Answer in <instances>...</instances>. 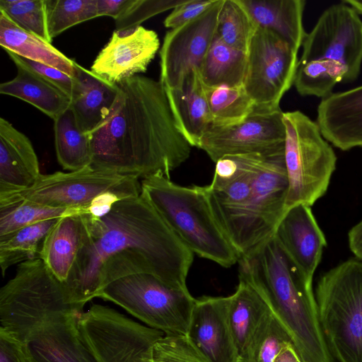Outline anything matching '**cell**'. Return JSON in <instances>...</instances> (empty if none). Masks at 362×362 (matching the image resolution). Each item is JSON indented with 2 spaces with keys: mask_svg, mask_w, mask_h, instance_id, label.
Listing matches in <instances>:
<instances>
[{
  "mask_svg": "<svg viewBox=\"0 0 362 362\" xmlns=\"http://www.w3.org/2000/svg\"><path fill=\"white\" fill-rule=\"evenodd\" d=\"M107 117L88 134L91 165L146 177L170 173L186 161L192 146L179 130L161 81L136 75L117 83Z\"/></svg>",
  "mask_w": 362,
  "mask_h": 362,
  "instance_id": "obj_1",
  "label": "cell"
},
{
  "mask_svg": "<svg viewBox=\"0 0 362 362\" xmlns=\"http://www.w3.org/2000/svg\"><path fill=\"white\" fill-rule=\"evenodd\" d=\"M86 235L76 263L64 283L71 302L80 310L100 291V275L115 255L135 252L163 281L186 286L194 253L170 228L141 193L115 204L100 218L82 215Z\"/></svg>",
  "mask_w": 362,
  "mask_h": 362,
  "instance_id": "obj_2",
  "label": "cell"
},
{
  "mask_svg": "<svg viewBox=\"0 0 362 362\" xmlns=\"http://www.w3.org/2000/svg\"><path fill=\"white\" fill-rule=\"evenodd\" d=\"M83 313L40 258L18 264L0 290V330L29 362H99L80 329Z\"/></svg>",
  "mask_w": 362,
  "mask_h": 362,
  "instance_id": "obj_3",
  "label": "cell"
},
{
  "mask_svg": "<svg viewBox=\"0 0 362 362\" xmlns=\"http://www.w3.org/2000/svg\"><path fill=\"white\" fill-rule=\"evenodd\" d=\"M239 279L250 284L290 334L303 361L334 362L309 281L273 235L241 257Z\"/></svg>",
  "mask_w": 362,
  "mask_h": 362,
  "instance_id": "obj_4",
  "label": "cell"
},
{
  "mask_svg": "<svg viewBox=\"0 0 362 362\" xmlns=\"http://www.w3.org/2000/svg\"><path fill=\"white\" fill-rule=\"evenodd\" d=\"M97 298L112 302L165 334L186 335L196 298L187 286L156 276L135 252L115 255L103 265Z\"/></svg>",
  "mask_w": 362,
  "mask_h": 362,
  "instance_id": "obj_5",
  "label": "cell"
},
{
  "mask_svg": "<svg viewBox=\"0 0 362 362\" xmlns=\"http://www.w3.org/2000/svg\"><path fill=\"white\" fill-rule=\"evenodd\" d=\"M341 1L325 9L306 34L294 86L303 96L324 98L339 83L355 81L362 64V20Z\"/></svg>",
  "mask_w": 362,
  "mask_h": 362,
  "instance_id": "obj_6",
  "label": "cell"
},
{
  "mask_svg": "<svg viewBox=\"0 0 362 362\" xmlns=\"http://www.w3.org/2000/svg\"><path fill=\"white\" fill-rule=\"evenodd\" d=\"M141 193L193 253L223 267L240 255L216 219L206 186L183 187L161 173L144 177Z\"/></svg>",
  "mask_w": 362,
  "mask_h": 362,
  "instance_id": "obj_7",
  "label": "cell"
},
{
  "mask_svg": "<svg viewBox=\"0 0 362 362\" xmlns=\"http://www.w3.org/2000/svg\"><path fill=\"white\" fill-rule=\"evenodd\" d=\"M315 299L334 361L362 362V259H348L322 275Z\"/></svg>",
  "mask_w": 362,
  "mask_h": 362,
  "instance_id": "obj_8",
  "label": "cell"
},
{
  "mask_svg": "<svg viewBox=\"0 0 362 362\" xmlns=\"http://www.w3.org/2000/svg\"><path fill=\"white\" fill-rule=\"evenodd\" d=\"M288 189L284 151L262 155L249 197L218 222L240 257L274 235L287 211Z\"/></svg>",
  "mask_w": 362,
  "mask_h": 362,
  "instance_id": "obj_9",
  "label": "cell"
},
{
  "mask_svg": "<svg viewBox=\"0 0 362 362\" xmlns=\"http://www.w3.org/2000/svg\"><path fill=\"white\" fill-rule=\"evenodd\" d=\"M284 160L288 180L286 206H312L326 193L337 156L317 123L299 110L284 112Z\"/></svg>",
  "mask_w": 362,
  "mask_h": 362,
  "instance_id": "obj_10",
  "label": "cell"
},
{
  "mask_svg": "<svg viewBox=\"0 0 362 362\" xmlns=\"http://www.w3.org/2000/svg\"><path fill=\"white\" fill-rule=\"evenodd\" d=\"M247 57L243 86L254 109H279L281 98L294 84L298 52L273 32L258 27Z\"/></svg>",
  "mask_w": 362,
  "mask_h": 362,
  "instance_id": "obj_11",
  "label": "cell"
},
{
  "mask_svg": "<svg viewBox=\"0 0 362 362\" xmlns=\"http://www.w3.org/2000/svg\"><path fill=\"white\" fill-rule=\"evenodd\" d=\"M138 180L136 176L89 165L68 173L41 174L32 187L10 194L49 207L81 210L85 214L87 207L100 194Z\"/></svg>",
  "mask_w": 362,
  "mask_h": 362,
  "instance_id": "obj_12",
  "label": "cell"
},
{
  "mask_svg": "<svg viewBox=\"0 0 362 362\" xmlns=\"http://www.w3.org/2000/svg\"><path fill=\"white\" fill-rule=\"evenodd\" d=\"M284 112L254 109L243 122L228 127H211L197 148L216 163L226 156L271 155L284 151Z\"/></svg>",
  "mask_w": 362,
  "mask_h": 362,
  "instance_id": "obj_13",
  "label": "cell"
},
{
  "mask_svg": "<svg viewBox=\"0 0 362 362\" xmlns=\"http://www.w3.org/2000/svg\"><path fill=\"white\" fill-rule=\"evenodd\" d=\"M223 1L216 0L203 13L165 34L160 50V81L166 89L178 87L199 69L216 35Z\"/></svg>",
  "mask_w": 362,
  "mask_h": 362,
  "instance_id": "obj_14",
  "label": "cell"
},
{
  "mask_svg": "<svg viewBox=\"0 0 362 362\" xmlns=\"http://www.w3.org/2000/svg\"><path fill=\"white\" fill-rule=\"evenodd\" d=\"M160 47L157 33L143 26L134 30H115L96 57L91 71L113 83L144 73Z\"/></svg>",
  "mask_w": 362,
  "mask_h": 362,
  "instance_id": "obj_15",
  "label": "cell"
},
{
  "mask_svg": "<svg viewBox=\"0 0 362 362\" xmlns=\"http://www.w3.org/2000/svg\"><path fill=\"white\" fill-rule=\"evenodd\" d=\"M229 296L196 298L186 336L206 362H238L230 332Z\"/></svg>",
  "mask_w": 362,
  "mask_h": 362,
  "instance_id": "obj_16",
  "label": "cell"
},
{
  "mask_svg": "<svg viewBox=\"0 0 362 362\" xmlns=\"http://www.w3.org/2000/svg\"><path fill=\"white\" fill-rule=\"evenodd\" d=\"M274 236L305 276L313 281L327 241L311 206L298 204L288 209Z\"/></svg>",
  "mask_w": 362,
  "mask_h": 362,
  "instance_id": "obj_17",
  "label": "cell"
},
{
  "mask_svg": "<svg viewBox=\"0 0 362 362\" xmlns=\"http://www.w3.org/2000/svg\"><path fill=\"white\" fill-rule=\"evenodd\" d=\"M316 122L323 137L341 151L362 148V85L322 98Z\"/></svg>",
  "mask_w": 362,
  "mask_h": 362,
  "instance_id": "obj_18",
  "label": "cell"
},
{
  "mask_svg": "<svg viewBox=\"0 0 362 362\" xmlns=\"http://www.w3.org/2000/svg\"><path fill=\"white\" fill-rule=\"evenodd\" d=\"M40 175L37 156L30 140L1 117L0 196L32 187Z\"/></svg>",
  "mask_w": 362,
  "mask_h": 362,
  "instance_id": "obj_19",
  "label": "cell"
},
{
  "mask_svg": "<svg viewBox=\"0 0 362 362\" xmlns=\"http://www.w3.org/2000/svg\"><path fill=\"white\" fill-rule=\"evenodd\" d=\"M75 86L70 109L81 130L89 134L109 115L119 86L76 62Z\"/></svg>",
  "mask_w": 362,
  "mask_h": 362,
  "instance_id": "obj_20",
  "label": "cell"
},
{
  "mask_svg": "<svg viewBox=\"0 0 362 362\" xmlns=\"http://www.w3.org/2000/svg\"><path fill=\"white\" fill-rule=\"evenodd\" d=\"M165 90L179 130L192 146L198 147L211 127V119L197 69L191 71L178 87Z\"/></svg>",
  "mask_w": 362,
  "mask_h": 362,
  "instance_id": "obj_21",
  "label": "cell"
},
{
  "mask_svg": "<svg viewBox=\"0 0 362 362\" xmlns=\"http://www.w3.org/2000/svg\"><path fill=\"white\" fill-rule=\"evenodd\" d=\"M15 64L17 74L1 83L0 93L19 98L56 119L70 107L71 98L36 71L25 65L18 55L5 50Z\"/></svg>",
  "mask_w": 362,
  "mask_h": 362,
  "instance_id": "obj_22",
  "label": "cell"
},
{
  "mask_svg": "<svg viewBox=\"0 0 362 362\" xmlns=\"http://www.w3.org/2000/svg\"><path fill=\"white\" fill-rule=\"evenodd\" d=\"M86 235L82 215L63 216L50 229L40 247L39 258L61 282L69 279Z\"/></svg>",
  "mask_w": 362,
  "mask_h": 362,
  "instance_id": "obj_23",
  "label": "cell"
},
{
  "mask_svg": "<svg viewBox=\"0 0 362 362\" xmlns=\"http://www.w3.org/2000/svg\"><path fill=\"white\" fill-rule=\"evenodd\" d=\"M257 27L269 30L298 52L306 36L304 0H240Z\"/></svg>",
  "mask_w": 362,
  "mask_h": 362,
  "instance_id": "obj_24",
  "label": "cell"
},
{
  "mask_svg": "<svg viewBox=\"0 0 362 362\" xmlns=\"http://www.w3.org/2000/svg\"><path fill=\"white\" fill-rule=\"evenodd\" d=\"M0 45L18 56L57 68L75 76L76 62L40 37L25 31L0 11Z\"/></svg>",
  "mask_w": 362,
  "mask_h": 362,
  "instance_id": "obj_25",
  "label": "cell"
},
{
  "mask_svg": "<svg viewBox=\"0 0 362 362\" xmlns=\"http://www.w3.org/2000/svg\"><path fill=\"white\" fill-rule=\"evenodd\" d=\"M229 298L228 323L240 360L251 338L272 310L260 294L242 279H239L235 292Z\"/></svg>",
  "mask_w": 362,
  "mask_h": 362,
  "instance_id": "obj_26",
  "label": "cell"
},
{
  "mask_svg": "<svg viewBox=\"0 0 362 362\" xmlns=\"http://www.w3.org/2000/svg\"><path fill=\"white\" fill-rule=\"evenodd\" d=\"M247 53L235 49L216 35L197 69L204 86H238L243 83Z\"/></svg>",
  "mask_w": 362,
  "mask_h": 362,
  "instance_id": "obj_27",
  "label": "cell"
},
{
  "mask_svg": "<svg viewBox=\"0 0 362 362\" xmlns=\"http://www.w3.org/2000/svg\"><path fill=\"white\" fill-rule=\"evenodd\" d=\"M54 122L55 151L63 169L74 171L91 165L89 136L79 127L70 107Z\"/></svg>",
  "mask_w": 362,
  "mask_h": 362,
  "instance_id": "obj_28",
  "label": "cell"
},
{
  "mask_svg": "<svg viewBox=\"0 0 362 362\" xmlns=\"http://www.w3.org/2000/svg\"><path fill=\"white\" fill-rule=\"evenodd\" d=\"M82 214L83 212L81 210L49 207L16 194L0 196V241L40 221Z\"/></svg>",
  "mask_w": 362,
  "mask_h": 362,
  "instance_id": "obj_29",
  "label": "cell"
},
{
  "mask_svg": "<svg viewBox=\"0 0 362 362\" xmlns=\"http://www.w3.org/2000/svg\"><path fill=\"white\" fill-rule=\"evenodd\" d=\"M204 88L211 119V127L236 124L243 122L254 110V103L243 85L218 87L204 86Z\"/></svg>",
  "mask_w": 362,
  "mask_h": 362,
  "instance_id": "obj_30",
  "label": "cell"
},
{
  "mask_svg": "<svg viewBox=\"0 0 362 362\" xmlns=\"http://www.w3.org/2000/svg\"><path fill=\"white\" fill-rule=\"evenodd\" d=\"M59 218L38 222L27 226L0 241V267L2 276L16 264L39 258L42 242Z\"/></svg>",
  "mask_w": 362,
  "mask_h": 362,
  "instance_id": "obj_31",
  "label": "cell"
},
{
  "mask_svg": "<svg viewBox=\"0 0 362 362\" xmlns=\"http://www.w3.org/2000/svg\"><path fill=\"white\" fill-rule=\"evenodd\" d=\"M290 344L294 345L290 334L271 312L251 338L239 361L273 362Z\"/></svg>",
  "mask_w": 362,
  "mask_h": 362,
  "instance_id": "obj_32",
  "label": "cell"
},
{
  "mask_svg": "<svg viewBox=\"0 0 362 362\" xmlns=\"http://www.w3.org/2000/svg\"><path fill=\"white\" fill-rule=\"evenodd\" d=\"M257 28L240 0H224L216 29L221 40L247 53Z\"/></svg>",
  "mask_w": 362,
  "mask_h": 362,
  "instance_id": "obj_33",
  "label": "cell"
},
{
  "mask_svg": "<svg viewBox=\"0 0 362 362\" xmlns=\"http://www.w3.org/2000/svg\"><path fill=\"white\" fill-rule=\"evenodd\" d=\"M52 40L66 30L98 16L97 0H45Z\"/></svg>",
  "mask_w": 362,
  "mask_h": 362,
  "instance_id": "obj_34",
  "label": "cell"
},
{
  "mask_svg": "<svg viewBox=\"0 0 362 362\" xmlns=\"http://www.w3.org/2000/svg\"><path fill=\"white\" fill-rule=\"evenodd\" d=\"M0 11L21 29L52 42L45 0H0Z\"/></svg>",
  "mask_w": 362,
  "mask_h": 362,
  "instance_id": "obj_35",
  "label": "cell"
},
{
  "mask_svg": "<svg viewBox=\"0 0 362 362\" xmlns=\"http://www.w3.org/2000/svg\"><path fill=\"white\" fill-rule=\"evenodd\" d=\"M148 362H206L184 334H165L150 348Z\"/></svg>",
  "mask_w": 362,
  "mask_h": 362,
  "instance_id": "obj_36",
  "label": "cell"
},
{
  "mask_svg": "<svg viewBox=\"0 0 362 362\" xmlns=\"http://www.w3.org/2000/svg\"><path fill=\"white\" fill-rule=\"evenodd\" d=\"M185 0H130L127 6L115 20V30L132 31L147 19L173 9Z\"/></svg>",
  "mask_w": 362,
  "mask_h": 362,
  "instance_id": "obj_37",
  "label": "cell"
},
{
  "mask_svg": "<svg viewBox=\"0 0 362 362\" xmlns=\"http://www.w3.org/2000/svg\"><path fill=\"white\" fill-rule=\"evenodd\" d=\"M216 0H185L174 8L163 21L165 27L174 29L195 18L209 8Z\"/></svg>",
  "mask_w": 362,
  "mask_h": 362,
  "instance_id": "obj_38",
  "label": "cell"
},
{
  "mask_svg": "<svg viewBox=\"0 0 362 362\" xmlns=\"http://www.w3.org/2000/svg\"><path fill=\"white\" fill-rule=\"evenodd\" d=\"M19 59L30 69L54 84L62 92L71 98L75 86V78L62 71L47 64L18 56Z\"/></svg>",
  "mask_w": 362,
  "mask_h": 362,
  "instance_id": "obj_39",
  "label": "cell"
},
{
  "mask_svg": "<svg viewBox=\"0 0 362 362\" xmlns=\"http://www.w3.org/2000/svg\"><path fill=\"white\" fill-rule=\"evenodd\" d=\"M0 362H29L22 344L1 330Z\"/></svg>",
  "mask_w": 362,
  "mask_h": 362,
  "instance_id": "obj_40",
  "label": "cell"
},
{
  "mask_svg": "<svg viewBox=\"0 0 362 362\" xmlns=\"http://www.w3.org/2000/svg\"><path fill=\"white\" fill-rule=\"evenodd\" d=\"M130 0H97L98 16H110L116 20Z\"/></svg>",
  "mask_w": 362,
  "mask_h": 362,
  "instance_id": "obj_41",
  "label": "cell"
},
{
  "mask_svg": "<svg viewBox=\"0 0 362 362\" xmlns=\"http://www.w3.org/2000/svg\"><path fill=\"white\" fill-rule=\"evenodd\" d=\"M99 362H141L134 354L118 350H105L97 354Z\"/></svg>",
  "mask_w": 362,
  "mask_h": 362,
  "instance_id": "obj_42",
  "label": "cell"
},
{
  "mask_svg": "<svg viewBox=\"0 0 362 362\" xmlns=\"http://www.w3.org/2000/svg\"><path fill=\"white\" fill-rule=\"evenodd\" d=\"M349 246L356 257L362 259V220L348 233Z\"/></svg>",
  "mask_w": 362,
  "mask_h": 362,
  "instance_id": "obj_43",
  "label": "cell"
},
{
  "mask_svg": "<svg viewBox=\"0 0 362 362\" xmlns=\"http://www.w3.org/2000/svg\"><path fill=\"white\" fill-rule=\"evenodd\" d=\"M303 360L293 344L284 348L273 362H302Z\"/></svg>",
  "mask_w": 362,
  "mask_h": 362,
  "instance_id": "obj_44",
  "label": "cell"
},
{
  "mask_svg": "<svg viewBox=\"0 0 362 362\" xmlns=\"http://www.w3.org/2000/svg\"><path fill=\"white\" fill-rule=\"evenodd\" d=\"M342 1L351 6L359 15H362V1L343 0Z\"/></svg>",
  "mask_w": 362,
  "mask_h": 362,
  "instance_id": "obj_45",
  "label": "cell"
},
{
  "mask_svg": "<svg viewBox=\"0 0 362 362\" xmlns=\"http://www.w3.org/2000/svg\"><path fill=\"white\" fill-rule=\"evenodd\" d=\"M302 362H305V361H302Z\"/></svg>",
  "mask_w": 362,
  "mask_h": 362,
  "instance_id": "obj_46",
  "label": "cell"
},
{
  "mask_svg": "<svg viewBox=\"0 0 362 362\" xmlns=\"http://www.w3.org/2000/svg\"><path fill=\"white\" fill-rule=\"evenodd\" d=\"M238 362H240V361H238Z\"/></svg>",
  "mask_w": 362,
  "mask_h": 362,
  "instance_id": "obj_47",
  "label": "cell"
}]
</instances>
